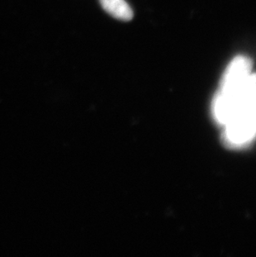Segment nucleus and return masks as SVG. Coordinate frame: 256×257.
I'll list each match as a JSON object with an SVG mask.
<instances>
[{
	"label": "nucleus",
	"mask_w": 256,
	"mask_h": 257,
	"mask_svg": "<svg viewBox=\"0 0 256 257\" xmlns=\"http://www.w3.org/2000/svg\"><path fill=\"white\" fill-rule=\"evenodd\" d=\"M255 110V73H250L241 83L230 89L219 91L212 105L214 117L223 126L238 116Z\"/></svg>",
	"instance_id": "f257e3e1"
},
{
	"label": "nucleus",
	"mask_w": 256,
	"mask_h": 257,
	"mask_svg": "<svg viewBox=\"0 0 256 257\" xmlns=\"http://www.w3.org/2000/svg\"><path fill=\"white\" fill-rule=\"evenodd\" d=\"M256 135V110L233 119L225 125L224 140L231 147H240Z\"/></svg>",
	"instance_id": "f03ea898"
},
{
	"label": "nucleus",
	"mask_w": 256,
	"mask_h": 257,
	"mask_svg": "<svg viewBox=\"0 0 256 257\" xmlns=\"http://www.w3.org/2000/svg\"><path fill=\"white\" fill-rule=\"evenodd\" d=\"M252 63L249 58L236 57L228 66L220 83V91L230 89L242 83L251 73Z\"/></svg>",
	"instance_id": "7ed1b4c3"
},
{
	"label": "nucleus",
	"mask_w": 256,
	"mask_h": 257,
	"mask_svg": "<svg viewBox=\"0 0 256 257\" xmlns=\"http://www.w3.org/2000/svg\"><path fill=\"white\" fill-rule=\"evenodd\" d=\"M99 3L104 11L116 20L127 22L133 19V9L126 0H99Z\"/></svg>",
	"instance_id": "20e7f679"
}]
</instances>
